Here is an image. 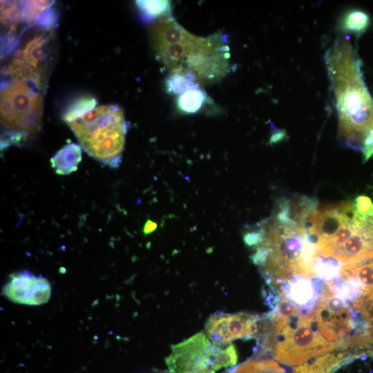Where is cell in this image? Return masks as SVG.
Returning <instances> with one entry per match:
<instances>
[{
	"label": "cell",
	"instance_id": "6da1fadb",
	"mask_svg": "<svg viewBox=\"0 0 373 373\" xmlns=\"http://www.w3.org/2000/svg\"><path fill=\"white\" fill-rule=\"evenodd\" d=\"M243 238L254 248L253 262L278 291L295 278L317 277L316 247L306 229L290 216L287 198L280 199L272 214L247 229Z\"/></svg>",
	"mask_w": 373,
	"mask_h": 373
},
{
	"label": "cell",
	"instance_id": "7a4b0ae2",
	"mask_svg": "<svg viewBox=\"0 0 373 373\" xmlns=\"http://www.w3.org/2000/svg\"><path fill=\"white\" fill-rule=\"evenodd\" d=\"M336 99L339 136L352 149L362 147L373 128V99L363 79L359 61L347 39H338L327 54Z\"/></svg>",
	"mask_w": 373,
	"mask_h": 373
},
{
	"label": "cell",
	"instance_id": "3957f363",
	"mask_svg": "<svg viewBox=\"0 0 373 373\" xmlns=\"http://www.w3.org/2000/svg\"><path fill=\"white\" fill-rule=\"evenodd\" d=\"M306 228L321 256L342 266L373 258V219L360 216L351 202L317 207Z\"/></svg>",
	"mask_w": 373,
	"mask_h": 373
},
{
	"label": "cell",
	"instance_id": "277c9868",
	"mask_svg": "<svg viewBox=\"0 0 373 373\" xmlns=\"http://www.w3.org/2000/svg\"><path fill=\"white\" fill-rule=\"evenodd\" d=\"M150 40L156 57L175 73L208 82L220 79L229 68L228 48L221 36L195 37L172 18L155 21Z\"/></svg>",
	"mask_w": 373,
	"mask_h": 373
},
{
	"label": "cell",
	"instance_id": "5b68a950",
	"mask_svg": "<svg viewBox=\"0 0 373 373\" xmlns=\"http://www.w3.org/2000/svg\"><path fill=\"white\" fill-rule=\"evenodd\" d=\"M271 330L266 347L283 364L300 365L310 359L346 346L327 341L320 333L314 310L303 314L292 302L282 296L270 315Z\"/></svg>",
	"mask_w": 373,
	"mask_h": 373
},
{
	"label": "cell",
	"instance_id": "8992f818",
	"mask_svg": "<svg viewBox=\"0 0 373 373\" xmlns=\"http://www.w3.org/2000/svg\"><path fill=\"white\" fill-rule=\"evenodd\" d=\"M66 123L90 156L111 168L119 166L127 131L119 106H95Z\"/></svg>",
	"mask_w": 373,
	"mask_h": 373
},
{
	"label": "cell",
	"instance_id": "52a82bcc",
	"mask_svg": "<svg viewBox=\"0 0 373 373\" xmlns=\"http://www.w3.org/2000/svg\"><path fill=\"white\" fill-rule=\"evenodd\" d=\"M41 88L16 79L1 88V149L34 137L42 118Z\"/></svg>",
	"mask_w": 373,
	"mask_h": 373
},
{
	"label": "cell",
	"instance_id": "ba28073f",
	"mask_svg": "<svg viewBox=\"0 0 373 373\" xmlns=\"http://www.w3.org/2000/svg\"><path fill=\"white\" fill-rule=\"evenodd\" d=\"M237 361L233 344L224 347L217 345L202 332L172 345L165 359L171 373H216L235 365Z\"/></svg>",
	"mask_w": 373,
	"mask_h": 373
},
{
	"label": "cell",
	"instance_id": "9c48e42d",
	"mask_svg": "<svg viewBox=\"0 0 373 373\" xmlns=\"http://www.w3.org/2000/svg\"><path fill=\"white\" fill-rule=\"evenodd\" d=\"M53 47L54 35L50 27L38 28L14 52L4 73L43 88L53 59Z\"/></svg>",
	"mask_w": 373,
	"mask_h": 373
},
{
	"label": "cell",
	"instance_id": "30bf717a",
	"mask_svg": "<svg viewBox=\"0 0 373 373\" xmlns=\"http://www.w3.org/2000/svg\"><path fill=\"white\" fill-rule=\"evenodd\" d=\"M314 306V317L320 333L327 341L346 345L345 337L356 326L347 302L335 291L334 280L325 281Z\"/></svg>",
	"mask_w": 373,
	"mask_h": 373
},
{
	"label": "cell",
	"instance_id": "8fae6325",
	"mask_svg": "<svg viewBox=\"0 0 373 373\" xmlns=\"http://www.w3.org/2000/svg\"><path fill=\"white\" fill-rule=\"evenodd\" d=\"M259 318L247 312L211 315L205 325L208 338L214 344L224 346L239 338L253 337L258 332Z\"/></svg>",
	"mask_w": 373,
	"mask_h": 373
},
{
	"label": "cell",
	"instance_id": "7c38bea8",
	"mask_svg": "<svg viewBox=\"0 0 373 373\" xmlns=\"http://www.w3.org/2000/svg\"><path fill=\"white\" fill-rule=\"evenodd\" d=\"M2 291L4 296L15 303L39 305L49 300L52 288L43 276L23 271L10 275Z\"/></svg>",
	"mask_w": 373,
	"mask_h": 373
},
{
	"label": "cell",
	"instance_id": "4fadbf2b",
	"mask_svg": "<svg viewBox=\"0 0 373 373\" xmlns=\"http://www.w3.org/2000/svg\"><path fill=\"white\" fill-rule=\"evenodd\" d=\"M339 277L350 289L352 300L358 296L373 299V259L356 265H343Z\"/></svg>",
	"mask_w": 373,
	"mask_h": 373
},
{
	"label": "cell",
	"instance_id": "5bb4252c",
	"mask_svg": "<svg viewBox=\"0 0 373 373\" xmlns=\"http://www.w3.org/2000/svg\"><path fill=\"white\" fill-rule=\"evenodd\" d=\"M350 353L345 350L327 353L294 367V373H331L351 358L355 357V355Z\"/></svg>",
	"mask_w": 373,
	"mask_h": 373
},
{
	"label": "cell",
	"instance_id": "9a60e30c",
	"mask_svg": "<svg viewBox=\"0 0 373 373\" xmlns=\"http://www.w3.org/2000/svg\"><path fill=\"white\" fill-rule=\"evenodd\" d=\"M82 146L70 142L59 150L50 159L52 168L59 175H68L77 169L82 160Z\"/></svg>",
	"mask_w": 373,
	"mask_h": 373
},
{
	"label": "cell",
	"instance_id": "2e32d148",
	"mask_svg": "<svg viewBox=\"0 0 373 373\" xmlns=\"http://www.w3.org/2000/svg\"><path fill=\"white\" fill-rule=\"evenodd\" d=\"M231 373H286V372L274 360L256 358L243 363Z\"/></svg>",
	"mask_w": 373,
	"mask_h": 373
},
{
	"label": "cell",
	"instance_id": "e0dca14e",
	"mask_svg": "<svg viewBox=\"0 0 373 373\" xmlns=\"http://www.w3.org/2000/svg\"><path fill=\"white\" fill-rule=\"evenodd\" d=\"M206 97L204 92L194 86L182 93L178 99V105L184 112L193 113L202 106Z\"/></svg>",
	"mask_w": 373,
	"mask_h": 373
},
{
	"label": "cell",
	"instance_id": "ac0fdd59",
	"mask_svg": "<svg viewBox=\"0 0 373 373\" xmlns=\"http://www.w3.org/2000/svg\"><path fill=\"white\" fill-rule=\"evenodd\" d=\"M369 16L361 10H354L347 12L342 19V28L346 31L359 32L369 25Z\"/></svg>",
	"mask_w": 373,
	"mask_h": 373
},
{
	"label": "cell",
	"instance_id": "d6986e66",
	"mask_svg": "<svg viewBox=\"0 0 373 373\" xmlns=\"http://www.w3.org/2000/svg\"><path fill=\"white\" fill-rule=\"evenodd\" d=\"M136 4L143 14L150 17L162 16L170 11L167 1H137Z\"/></svg>",
	"mask_w": 373,
	"mask_h": 373
},
{
	"label": "cell",
	"instance_id": "ffe728a7",
	"mask_svg": "<svg viewBox=\"0 0 373 373\" xmlns=\"http://www.w3.org/2000/svg\"><path fill=\"white\" fill-rule=\"evenodd\" d=\"M357 213L363 217L373 218V202L366 195H358L354 200Z\"/></svg>",
	"mask_w": 373,
	"mask_h": 373
},
{
	"label": "cell",
	"instance_id": "44dd1931",
	"mask_svg": "<svg viewBox=\"0 0 373 373\" xmlns=\"http://www.w3.org/2000/svg\"><path fill=\"white\" fill-rule=\"evenodd\" d=\"M362 152L363 154L364 162L367 161L373 155V128L364 141Z\"/></svg>",
	"mask_w": 373,
	"mask_h": 373
},
{
	"label": "cell",
	"instance_id": "7402d4cb",
	"mask_svg": "<svg viewBox=\"0 0 373 373\" xmlns=\"http://www.w3.org/2000/svg\"><path fill=\"white\" fill-rule=\"evenodd\" d=\"M156 227H157L156 223L149 220H147V222H146L144 227V232L145 234H149L153 232L156 229Z\"/></svg>",
	"mask_w": 373,
	"mask_h": 373
}]
</instances>
